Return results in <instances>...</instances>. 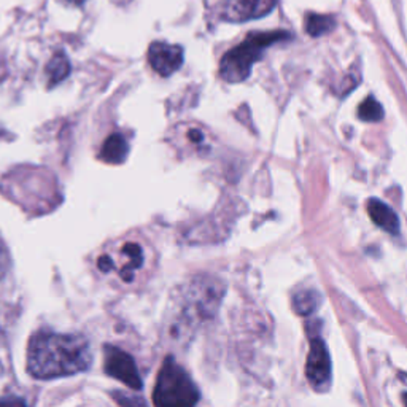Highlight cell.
I'll return each mask as SVG.
<instances>
[{
  "label": "cell",
  "instance_id": "cell-9",
  "mask_svg": "<svg viewBox=\"0 0 407 407\" xmlns=\"http://www.w3.org/2000/svg\"><path fill=\"white\" fill-rule=\"evenodd\" d=\"M306 374L314 389L323 390L331 379V358L321 339H314L306 365Z\"/></svg>",
  "mask_w": 407,
  "mask_h": 407
},
{
  "label": "cell",
  "instance_id": "cell-16",
  "mask_svg": "<svg viewBox=\"0 0 407 407\" xmlns=\"http://www.w3.org/2000/svg\"><path fill=\"white\" fill-rule=\"evenodd\" d=\"M319 298L314 292H301L294 296L293 307L299 315H310L316 309Z\"/></svg>",
  "mask_w": 407,
  "mask_h": 407
},
{
  "label": "cell",
  "instance_id": "cell-5",
  "mask_svg": "<svg viewBox=\"0 0 407 407\" xmlns=\"http://www.w3.org/2000/svg\"><path fill=\"white\" fill-rule=\"evenodd\" d=\"M283 38H288L285 32H260V34L248 35L241 45L223 56L219 62V76L226 83H242L247 80L251 67L261 59L264 50Z\"/></svg>",
  "mask_w": 407,
  "mask_h": 407
},
{
  "label": "cell",
  "instance_id": "cell-13",
  "mask_svg": "<svg viewBox=\"0 0 407 407\" xmlns=\"http://www.w3.org/2000/svg\"><path fill=\"white\" fill-rule=\"evenodd\" d=\"M70 74V62L67 59V56L59 51L56 53L47 66V79L50 85H56V83L62 81L64 79H67V75Z\"/></svg>",
  "mask_w": 407,
  "mask_h": 407
},
{
  "label": "cell",
  "instance_id": "cell-2",
  "mask_svg": "<svg viewBox=\"0 0 407 407\" xmlns=\"http://www.w3.org/2000/svg\"><path fill=\"white\" fill-rule=\"evenodd\" d=\"M91 363V345L80 334L38 331L29 340L28 371L38 380L75 376Z\"/></svg>",
  "mask_w": 407,
  "mask_h": 407
},
{
  "label": "cell",
  "instance_id": "cell-14",
  "mask_svg": "<svg viewBox=\"0 0 407 407\" xmlns=\"http://www.w3.org/2000/svg\"><path fill=\"white\" fill-rule=\"evenodd\" d=\"M336 25V19L333 16L326 15H315V13H310L306 18L304 28L309 32V35L312 37H320L325 35L328 32H331Z\"/></svg>",
  "mask_w": 407,
  "mask_h": 407
},
{
  "label": "cell",
  "instance_id": "cell-19",
  "mask_svg": "<svg viewBox=\"0 0 407 407\" xmlns=\"http://www.w3.org/2000/svg\"><path fill=\"white\" fill-rule=\"evenodd\" d=\"M64 2L72 4V5H80V4H83V2H86V0H64Z\"/></svg>",
  "mask_w": 407,
  "mask_h": 407
},
{
  "label": "cell",
  "instance_id": "cell-8",
  "mask_svg": "<svg viewBox=\"0 0 407 407\" xmlns=\"http://www.w3.org/2000/svg\"><path fill=\"white\" fill-rule=\"evenodd\" d=\"M185 51L180 45L153 42L148 48V64L159 76H171L183 66Z\"/></svg>",
  "mask_w": 407,
  "mask_h": 407
},
{
  "label": "cell",
  "instance_id": "cell-4",
  "mask_svg": "<svg viewBox=\"0 0 407 407\" xmlns=\"http://www.w3.org/2000/svg\"><path fill=\"white\" fill-rule=\"evenodd\" d=\"M199 389L173 358H166L153 390L154 407H196Z\"/></svg>",
  "mask_w": 407,
  "mask_h": 407
},
{
  "label": "cell",
  "instance_id": "cell-15",
  "mask_svg": "<svg viewBox=\"0 0 407 407\" xmlns=\"http://www.w3.org/2000/svg\"><path fill=\"white\" fill-rule=\"evenodd\" d=\"M358 116L361 121L377 122L384 118V108L374 98H367L360 103Z\"/></svg>",
  "mask_w": 407,
  "mask_h": 407
},
{
  "label": "cell",
  "instance_id": "cell-3",
  "mask_svg": "<svg viewBox=\"0 0 407 407\" xmlns=\"http://www.w3.org/2000/svg\"><path fill=\"white\" fill-rule=\"evenodd\" d=\"M223 294V283L210 275H199L183 283L173 293L167 314V338L173 342L191 339L199 326L215 315Z\"/></svg>",
  "mask_w": 407,
  "mask_h": 407
},
{
  "label": "cell",
  "instance_id": "cell-6",
  "mask_svg": "<svg viewBox=\"0 0 407 407\" xmlns=\"http://www.w3.org/2000/svg\"><path fill=\"white\" fill-rule=\"evenodd\" d=\"M171 142L185 158H204L213 150V135L197 121H183L172 129Z\"/></svg>",
  "mask_w": 407,
  "mask_h": 407
},
{
  "label": "cell",
  "instance_id": "cell-7",
  "mask_svg": "<svg viewBox=\"0 0 407 407\" xmlns=\"http://www.w3.org/2000/svg\"><path fill=\"white\" fill-rule=\"evenodd\" d=\"M103 367H105V372L110 377L121 380L129 389L140 390L142 385H144L134 358L118 347H103Z\"/></svg>",
  "mask_w": 407,
  "mask_h": 407
},
{
  "label": "cell",
  "instance_id": "cell-18",
  "mask_svg": "<svg viewBox=\"0 0 407 407\" xmlns=\"http://www.w3.org/2000/svg\"><path fill=\"white\" fill-rule=\"evenodd\" d=\"M0 407H29L24 399L18 396H5L0 398Z\"/></svg>",
  "mask_w": 407,
  "mask_h": 407
},
{
  "label": "cell",
  "instance_id": "cell-12",
  "mask_svg": "<svg viewBox=\"0 0 407 407\" xmlns=\"http://www.w3.org/2000/svg\"><path fill=\"white\" fill-rule=\"evenodd\" d=\"M127 154H129V142L122 134L115 132L112 135H108L107 140L103 142V145L99 151V158L103 163L121 164L126 161Z\"/></svg>",
  "mask_w": 407,
  "mask_h": 407
},
{
  "label": "cell",
  "instance_id": "cell-1",
  "mask_svg": "<svg viewBox=\"0 0 407 407\" xmlns=\"http://www.w3.org/2000/svg\"><path fill=\"white\" fill-rule=\"evenodd\" d=\"M91 266L108 287L132 292L150 280L158 266V253L144 234L131 231L103 243L94 253Z\"/></svg>",
  "mask_w": 407,
  "mask_h": 407
},
{
  "label": "cell",
  "instance_id": "cell-11",
  "mask_svg": "<svg viewBox=\"0 0 407 407\" xmlns=\"http://www.w3.org/2000/svg\"><path fill=\"white\" fill-rule=\"evenodd\" d=\"M367 215L376 223L379 228L390 232V234H398L399 232V218L391 207L379 199H369L367 201Z\"/></svg>",
  "mask_w": 407,
  "mask_h": 407
},
{
  "label": "cell",
  "instance_id": "cell-17",
  "mask_svg": "<svg viewBox=\"0 0 407 407\" xmlns=\"http://www.w3.org/2000/svg\"><path fill=\"white\" fill-rule=\"evenodd\" d=\"M10 261H8V253H6V248L4 247V243L0 242V282L4 280V277L6 275V270H8Z\"/></svg>",
  "mask_w": 407,
  "mask_h": 407
},
{
  "label": "cell",
  "instance_id": "cell-20",
  "mask_svg": "<svg viewBox=\"0 0 407 407\" xmlns=\"http://www.w3.org/2000/svg\"><path fill=\"white\" fill-rule=\"evenodd\" d=\"M403 403L407 407V393H404V395H403Z\"/></svg>",
  "mask_w": 407,
  "mask_h": 407
},
{
  "label": "cell",
  "instance_id": "cell-10",
  "mask_svg": "<svg viewBox=\"0 0 407 407\" xmlns=\"http://www.w3.org/2000/svg\"><path fill=\"white\" fill-rule=\"evenodd\" d=\"M277 0H222V15L228 21L242 23L273 11Z\"/></svg>",
  "mask_w": 407,
  "mask_h": 407
}]
</instances>
